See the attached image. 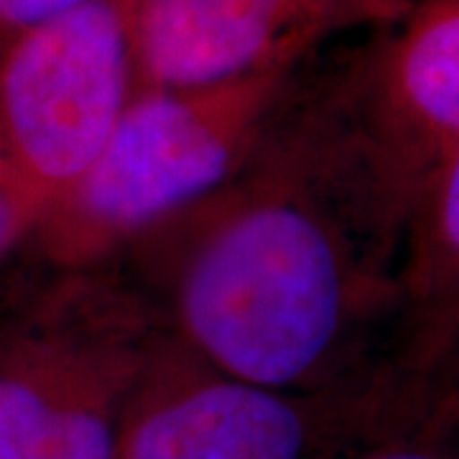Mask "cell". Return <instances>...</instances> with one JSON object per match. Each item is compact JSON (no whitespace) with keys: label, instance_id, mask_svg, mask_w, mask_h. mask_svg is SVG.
I'll use <instances>...</instances> for the list:
<instances>
[{"label":"cell","instance_id":"1","mask_svg":"<svg viewBox=\"0 0 459 459\" xmlns=\"http://www.w3.org/2000/svg\"><path fill=\"white\" fill-rule=\"evenodd\" d=\"M291 92L232 179L138 238L115 265L166 334L220 373L322 391L391 362L398 253Z\"/></svg>","mask_w":459,"mask_h":459},{"label":"cell","instance_id":"2","mask_svg":"<svg viewBox=\"0 0 459 459\" xmlns=\"http://www.w3.org/2000/svg\"><path fill=\"white\" fill-rule=\"evenodd\" d=\"M161 337L120 265L33 263L0 301V459H115Z\"/></svg>","mask_w":459,"mask_h":459},{"label":"cell","instance_id":"3","mask_svg":"<svg viewBox=\"0 0 459 459\" xmlns=\"http://www.w3.org/2000/svg\"><path fill=\"white\" fill-rule=\"evenodd\" d=\"M299 77L301 66H271L230 82L138 92L98 159L41 214L29 258L49 268L117 261L243 169Z\"/></svg>","mask_w":459,"mask_h":459},{"label":"cell","instance_id":"4","mask_svg":"<svg viewBox=\"0 0 459 459\" xmlns=\"http://www.w3.org/2000/svg\"><path fill=\"white\" fill-rule=\"evenodd\" d=\"M444 427H459V394L394 362L322 391H283L225 376L164 332L115 459H337Z\"/></svg>","mask_w":459,"mask_h":459},{"label":"cell","instance_id":"5","mask_svg":"<svg viewBox=\"0 0 459 459\" xmlns=\"http://www.w3.org/2000/svg\"><path fill=\"white\" fill-rule=\"evenodd\" d=\"M294 105L376 230L398 250L411 202L459 151V0H409Z\"/></svg>","mask_w":459,"mask_h":459},{"label":"cell","instance_id":"6","mask_svg":"<svg viewBox=\"0 0 459 459\" xmlns=\"http://www.w3.org/2000/svg\"><path fill=\"white\" fill-rule=\"evenodd\" d=\"M135 95V0H84L0 54V153L44 212L98 159Z\"/></svg>","mask_w":459,"mask_h":459},{"label":"cell","instance_id":"7","mask_svg":"<svg viewBox=\"0 0 459 459\" xmlns=\"http://www.w3.org/2000/svg\"><path fill=\"white\" fill-rule=\"evenodd\" d=\"M409 0H135L138 92L304 66L325 41L394 23Z\"/></svg>","mask_w":459,"mask_h":459},{"label":"cell","instance_id":"8","mask_svg":"<svg viewBox=\"0 0 459 459\" xmlns=\"http://www.w3.org/2000/svg\"><path fill=\"white\" fill-rule=\"evenodd\" d=\"M391 362L459 391V151L411 202L395 261Z\"/></svg>","mask_w":459,"mask_h":459},{"label":"cell","instance_id":"9","mask_svg":"<svg viewBox=\"0 0 459 459\" xmlns=\"http://www.w3.org/2000/svg\"><path fill=\"white\" fill-rule=\"evenodd\" d=\"M44 214L41 199L16 174L0 153V263L29 246L33 230Z\"/></svg>","mask_w":459,"mask_h":459},{"label":"cell","instance_id":"10","mask_svg":"<svg viewBox=\"0 0 459 459\" xmlns=\"http://www.w3.org/2000/svg\"><path fill=\"white\" fill-rule=\"evenodd\" d=\"M337 459H459V427L429 429L421 434L373 444Z\"/></svg>","mask_w":459,"mask_h":459},{"label":"cell","instance_id":"11","mask_svg":"<svg viewBox=\"0 0 459 459\" xmlns=\"http://www.w3.org/2000/svg\"><path fill=\"white\" fill-rule=\"evenodd\" d=\"M80 3L84 0H0V54L36 26L62 16Z\"/></svg>","mask_w":459,"mask_h":459}]
</instances>
